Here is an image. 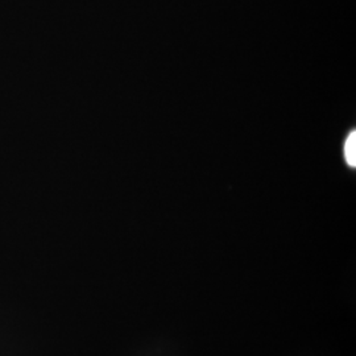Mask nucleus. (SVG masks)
I'll return each instance as SVG.
<instances>
[{
	"label": "nucleus",
	"instance_id": "nucleus-1",
	"mask_svg": "<svg viewBox=\"0 0 356 356\" xmlns=\"http://www.w3.org/2000/svg\"><path fill=\"white\" fill-rule=\"evenodd\" d=\"M356 132L351 131V134L348 135V138L346 139L344 143V159L347 161V164L351 168L356 166Z\"/></svg>",
	"mask_w": 356,
	"mask_h": 356
}]
</instances>
